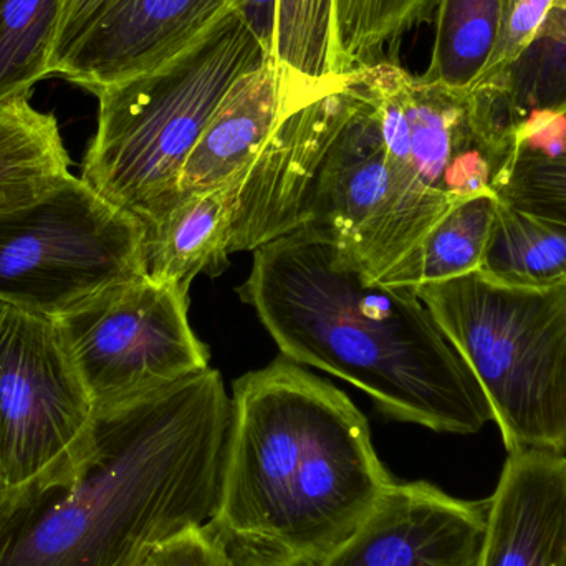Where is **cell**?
I'll return each mask as SVG.
<instances>
[{
	"label": "cell",
	"instance_id": "cell-9",
	"mask_svg": "<svg viewBox=\"0 0 566 566\" xmlns=\"http://www.w3.org/2000/svg\"><path fill=\"white\" fill-rule=\"evenodd\" d=\"M188 308L189 296L145 274L60 319L96 419L209 368Z\"/></svg>",
	"mask_w": 566,
	"mask_h": 566
},
{
	"label": "cell",
	"instance_id": "cell-1",
	"mask_svg": "<svg viewBox=\"0 0 566 566\" xmlns=\"http://www.w3.org/2000/svg\"><path fill=\"white\" fill-rule=\"evenodd\" d=\"M231 419L212 368L98 418L95 452L72 485L0 501V566H142L211 524Z\"/></svg>",
	"mask_w": 566,
	"mask_h": 566
},
{
	"label": "cell",
	"instance_id": "cell-28",
	"mask_svg": "<svg viewBox=\"0 0 566 566\" xmlns=\"http://www.w3.org/2000/svg\"><path fill=\"white\" fill-rule=\"evenodd\" d=\"M115 2L116 0H60L53 73H56L63 60L75 49L86 30Z\"/></svg>",
	"mask_w": 566,
	"mask_h": 566
},
{
	"label": "cell",
	"instance_id": "cell-4",
	"mask_svg": "<svg viewBox=\"0 0 566 566\" xmlns=\"http://www.w3.org/2000/svg\"><path fill=\"white\" fill-rule=\"evenodd\" d=\"M271 56L231 7L165 65L99 90L80 178L149 234L181 201L182 169L226 93Z\"/></svg>",
	"mask_w": 566,
	"mask_h": 566
},
{
	"label": "cell",
	"instance_id": "cell-26",
	"mask_svg": "<svg viewBox=\"0 0 566 566\" xmlns=\"http://www.w3.org/2000/svg\"><path fill=\"white\" fill-rule=\"evenodd\" d=\"M555 2L557 0H502L497 43L482 76L497 73L525 49Z\"/></svg>",
	"mask_w": 566,
	"mask_h": 566
},
{
	"label": "cell",
	"instance_id": "cell-12",
	"mask_svg": "<svg viewBox=\"0 0 566 566\" xmlns=\"http://www.w3.org/2000/svg\"><path fill=\"white\" fill-rule=\"evenodd\" d=\"M488 499L452 497L431 482H396L322 560L312 566H475Z\"/></svg>",
	"mask_w": 566,
	"mask_h": 566
},
{
	"label": "cell",
	"instance_id": "cell-10",
	"mask_svg": "<svg viewBox=\"0 0 566 566\" xmlns=\"http://www.w3.org/2000/svg\"><path fill=\"white\" fill-rule=\"evenodd\" d=\"M356 75L375 103L398 168L452 205L497 195L512 151L485 135L469 90L426 82L392 60L356 69Z\"/></svg>",
	"mask_w": 566,
	"mask_h": 566
},
{
	"label": "cell",
	"instance_id": "cell-2",
	"mask_svg": "<svg viewBox=\"0 0 566 566\" xmlns=\"http://www.w3.org/2000/svg\"><path fill=\"white\" fill-rule=\"evenodd\" d=\"M238 292L286 359L345 379L389 418L462 436L492 421L481 385L416 289L369 281L322 229L254 251Z\"/></svg>",
	"mask_w": 566,
	"mask_h": 566
},
{
	"label": "cell",
	"instance_id": "cell-27",
	"mask_svg": "<svg viewBox=\"0 0 566 566\" xmlns=\"http://www.w3.org/2000/svg\"><path fill=\"white\" fill-rule=\"evenodd\" d=\"M142 566H234L211 525L191 528L149 555Z\"/></svg>",
	"mask_w": 566,
	"mask_h": 566
},
{
	"label": "cell",
	"instance_id": "cell-8",
	"mask_svg": "<svg viewBox=\"0 0 566 566\" xmlns=\"http://www.w3.org/2000/svg\"><path fill=\"white\" fill-rule=\"evenodd\" d=\"M349 78L352 109L319 169L308 228L325 231L369 281L381 282L455 205L396 166L375 103L355 72Z\"/></svg>",
	"mask_w": 566,
	"mask_h": 566
},
{
	"label": "cell",
	"instance_id": "cell-6",
	"mask_svg": "<svg viewBox=\"0 0 566 566\" xmlns=\"http://www.w3.org/2000/svg\"><path fill=\"white\" fill-rule=\"evenodd\" d=\"M96 429L63 323L0 303V501L72 485L95 452Z\"/></svg>",
	"mask_w": 566,
	"mask_h": 566
},
{
	"label": "cell",
	"instance_id": "cell-7",
	"mask_svg": "<svg viewBox=\"0 0 566 566\" xmlns=\"http://www.w3.org/2000/svg\"><path fill=\"white\" fill-rule=\"evenodd\" d=\"M145 274V226L85 179L0 216V303L63 319Z\"/></svg>",
	"mask_w": 566,
	"mask_h": 566
},
{
	"label": "cell",
	"instance_id": "cell-5",
	"mask_svg": "<svg viewBox=\"0 0 566 566\" xmlns=\"http://www.w3.org/2000/svg\"><path fill=\"white\" fill-rule=\"evenodd\" d=\"M491 406L509 452L566 451V283L527 289L472 272L416 289Z\"/></svg>",
	"mask_w": 566,
	"mask_h": 566
},
{
	"label": "cell",
	"instance_id": "cell-18",
	"mask_svg": "<svg viewBox=\"0 0 566 566\" xmlns=\"http://www.w3.org/2000/svg\"><path fill=\"white\" fill-rule=\"evenodd\" d=\"M59 122L29 96L0 105V216L30 208L72 176Z\"/></svg>",
	"mask_w": 566,
	"mask_h": 566
},
{
	"label": "cell",
	"instance_id": "cell-23",
	"mask_svg": "<svg viewBox=\"0 0 566 566\" xmlns=\"http://www.w3.org/2000/svg\"><path fill=\"white\" fill-rule=\"evenodd\" d=\"M60 0H0V105L53 73Z\"/></svg>",
	"mask_w": 566,
	"mask_h": 566
},
{
	"label": "cell",
	"instance_id": "cell-19",
	"mask_svg": "<svg viewBox=\"0 0 566 566\" xmlns=\"http://www.w3.org/2000/svg\"><path fill=\"white\" fill-rule=\"evenodd\" d=\"M497 206V195H479L452 206L415 251L379 283L418 289L481 271Z\"/></svg>",
	"mask_w": 566,
	"mask_h": 566
},
{
	"label": "cell",
	"instance_id": "cell-22",
	"mask_svg": "<svg viewBox=\"0 0 566 566\" xmlns=\"http://www.w3.org/2000/svg\"><path fill=\"white\" fill-rule=\"evenodd\" d=\"M501 15L502 0H436L434 43L422 80L471 88L494 53Z\"/></svg>",
	"mask_w": 566,
	"mask_h": 566
},
{
	"label": "cell",
	"instance_id": "cell-17",
	"mask_svg": "<svg viewBox=\"0 0 566 566\" xmlns=\"http://www.w3.org/2000/svg\"><path fill=\"white\" fill-rule=\"evenodd\" d=\"M234 199L229 186L188 196L148 234V275L189 296L199 274L228 268Z\"/></svg>",
	"mask_w": 566,
	"mask_h": 566
},
{
	"label": "cell",
	"instance_id": "cell-3",
	"mask_svg": "<svg viewBox=\"0 0 566 566\" xmlns=\"http://www.w3.org/2000/svg\"><path fill=\"white\" fill-rule=\"evenodd\" d=\"M211 528L234 566H312L371 511L392 478L345 392L286 358L234 382Z\"/></svg>",
	"mask_w": 566,
	"mask_h": 566
},
{
	"label": "cell",
	"instance_id": "cell-11",
	"mask_svg": "<svg viewBox=\"0 0 566 566\" xmlns=\"http://www.w3.org/2000/svg\"><path fill=\"white\" fill-rule=\"evenodd\" d=\"M353 105L349 73L283 116L251 168L228 185L234 199L229 252L308 228L319 169Z\"/></svg>",
	"mask_w": 566,
	"mask_h": 566
},
{
	"label": "cell",
	"instance_id": "cell-16",
	"mask_svg": "<svg viewBox=\"0 0 566 566\" xmlns=\"http://www.w3.org/2000/svg\"><path fill=\"white\" fill-rule=\"evenodd\" d=\"M485 135L512 151L521 129L566 109V0H557L511 63L469 88Z\"/></svg>",
	"mask_w": 566,
	"mask_h": 566
},
{
	"label": "cell",
	"instance_id": "cell-20",
	"mask_svg": "<svg viewBox=\"0 0 566 566\" xmlns=\"http://www.w3.org/2000/svg\"><path fill=\"white\" fill-rule=\"evenodd\" d=\"M482 274L527 289L566 283V224L499 199Z\"/></svg>",
	"mask_w": 566,
	"mask_h": 566
},
{
	"label": "cell",
	"instance_id": "cell-21",
	"mask_svg": "<svg viewBox=\"0 0 566 566\" xmlns=\"http://www.w3.org/2000/svg\"><path fill=\"white\" fill-rule=\"evenodd\" d=\"M495 192L515 208L566 224V109L515 135Z\"/></svg>",
	"mask_w": 566,
	"mask_h": 566
},
{
	"label": "cell",
	"instance_id": "cell-15",
	"mask_svg": "<svg viewBox=\"0 0 566 566\" xmlns=\"http://www.w3.org/2000/svg\"><path fill=\"white\" fill-rule=\"evenodd\" d=\"M326 88L303 90L293 85L275 56L242 75L226 93L182 169L181 201L238 181L251 168L283 116Z\"/></svg>",
	"mask_w": 566,
	"mask_h": 566
},
{
	"label": "cell",
	"instance_id": "cell-29",
	"mask_svg": "<svg viewBox=\"0 0 566 566\" xmlns=\"http://www.w3.org/2000/svg\"><path fill=\"white\" fill-rule=\"evenodd\" d=\"M269 55H274L279 0H231Z\"/></svg>",
	"mask_w": 566,
	"mask_h": 566
},
{
	"label": "cell",
	"instance_id": "cell-14",
	"mask_svg": "<svg viewBox=\"0 0 566 566\" xmlns=\"http://www.w3.org/2000/svg\"><path fill=\"white\" fill-rule=\"evenodd\" d=\"M475 566H566L565 452H509Z\"/></svg>",
	"mask_w": 566,
	"mask_h": 566
},
{
	"label": "cell",
	"instance_id": "cell-24",
	"mask_svg": "<svg viewBox=\"0 0 566 566\" xmlns=\"http://www.w3.org/2000/svg\"><path fill=\"white\" fill-rule=\"evenodd\" d=\"M436 0H335L339 73L398 60L402 36L428 22Z\"/></svg>",
	"mask_w": 566,
	"mask_h": 566
},
{
	"label": "cell",
	"instance_id": "cell-13",
	"mask_svg": "<svg viewBox=\"0 0 566 566\" xmlns=\"http://www.w3.org/2000/svg\"><path fill=\"white\" fill-rule=\"evenodd\" d=\"M231 7V0H116L56 75L96 93L151 72L192 45Z\"/></svg>",
	"mask_w": 566,
	"mask_h": 566
},
{
	"label": "cell",
	"instance_id": "cell-25",
	"mask_svg": "<svg viewBox=\"0 0 566 566\" xmlns=\"http://www.w3.org/2000/svg\"><path fill=\"white\" fill-rule=\"evenodd\" d=\"M274 56L300 88L333 85L342 76L335 0H279Z\"/></svg>",
	"mask_w": 566,
	"mask_h": 566
}]
</instances>
